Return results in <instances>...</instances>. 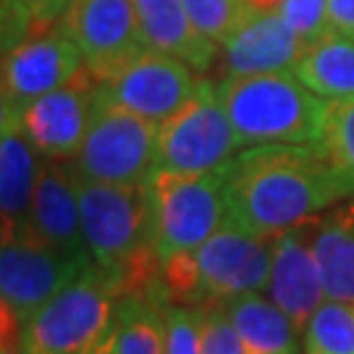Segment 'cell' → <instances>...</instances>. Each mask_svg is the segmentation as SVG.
I'll use <instances>...</instances> for the list:
<instances>
[{"label":"cell","mask_w":354,"mask_h":354,"mask_svg":"<svg viewBox=\"0 0 354 354\" xmlns=\"http://www.w3.org/2000/svg\"><path fill=\"white\" fill-rule=\"evenodd\" d=\"M115 289L97 266L87 268L21 328V342L32 354H95L111 333Z\"/></svg>","instance_id":"cell-5"},{"label":"cell","mask_w":354,"mask_h":354,"mask_svg":"<svg viewBox=\"0 0 354 354\" xmlns=\"http://www.w3.org/2000/svg\"><path fill=\"white\" fill-rule=\"evenodd\" d=\"M95 354H113V349H111V339H108V336H105V342L95 349Z\"/></svg>","instance_id":"cell-33"},{"label":"cell","mask_w":354,"mask_h":354,"mask_svg":"<svg viewBox=\"0 0 354 354\" xmlns=\"http://www.w3.org/2000/svg\"><path fill=\"white\" fill-rule=\"evenodd\" d=\"M145 184L160 260L200 250L228 221L223 165L207 174L152 171Z\"/></svg>","instance_id":"cell-4"},{"label":"cell","mask_w":354,"mask_h":354,"mask_svg":"<svg viewBox=\"0 0 354 354\" xmlns=\"http://www.w3.org/2000/svg\"><path fill=\"white\" fill-rule=\"evenodd\" d=\"M302 37L279 11H252L231 37L221 45L226 76H252L291 71L304 53Z\"/></svg>","instance_id":"cell-14"},{"label":"cell","mask_w":354,"mask_h":354,"mask_svg":"<svg viewBox=\"0 0 354 354\" xmlns=\"http://www.w3.org/2000/svg\"><path fill=\"white\" fill-rule=\"evenodd\" d=\"M158 124L105 100L97 108L82 147L71 158L76 176L105 184H145L155 171Z\"/></svg>","instance_id":"cell-6"},{"label":"cell","mask_w":354,"mask_h":354,"mask_svg":"<svg viewBox=\"0 0 354 354\" xmlns=\"http://www.w3.org/2000/svg\"><path fill=\"white\" fill-rule=\"evenodd\" d=\"M29 228L39 241L76 257H89L84 228H82V207L71 165L55 158L42 160L37 189L32 200Z\"/></svg>","instance_id":"cell-15"},{"label":"cell","mask_w":354,"mask_h":354,"mask_svg":"<svg viewBox=\"0 0 354 354\" xmlns=\"http://www.w3.org/2000/svg\"><path fill=\"white\" fill-rule=\"evenodd\" d=\"M61 26L97 82H108L150 50L131 0H71L61 16Z\"/></svg>","instance_id":"cell-10"},{"label":"cell","mask_w":354,"mask_h":354,"mask_svg":"<svg viewBox=\"0 0 354 354\" xmlns=\"http://www.w3.org/2000/svg\"><path fill=\"white\" fill-rule=\"evenodd\" d=\"M304 354H354V304L326 302L304 326Z\"/></svg>","instance_id":"cell-24"},{"label":"cell","mask_w":354,"mask_h":354,"mask_svg":"<svg viewBox=\"0 0 354 354\" xmlns=\"http://www.w3.org/2000/svg\"><path fill=\"white\" fill-rule=\"evenodd\" d=\"M197 84L200 79L189 64L165 53L145 50L108 82H100V92L105 100L160 127L192 100Z\"/></svg>","instance_id":"cell-12"},{"label":"cell","mask_w":354,"mask_h":354,"mask_svg":"<svg viewBox=\"0 0 354 354\" xmlns=\"http://www.w3.org/2000/svg\"><path fill=\"white\" fill-rule=\"evenodd\" d=\"M241 140L221 102L218 84L200 79L192 100L158 127L155 171L207 174L226 165Z\"/></svg>","instance_id":"cell-7"},{"label":"cell","mask_w":354,"mask_h":354,"mask_svg":"<svg viewBox=\"0 0 354 354\" xmlns=\"http://www.w3.org/2000/svg\"><path fill=\"white\" fill-rule=\"evenodd\" d=\"M252 11H279L281 0H247Z\"/></svg>","instance_id":"cell-32"},{"label":"cell","mask_w":354,"mask_h":354,"mask_svg":"<svg viewBox=\"0 0 354 354\" xmlns=\"http://www.w3.org/2000/svg\"><path fill=\"white\" fill-rule=\"evenodd\" d=\"M273 239L226 221L200 250L192 252L197 304L226 302L239 294L268 289Z\"/></svg>","instance_id":"cell-9"},{"label":"cell","mask_w":354,"mask_h":354,"mask_svg":"<svg viewBox=\"0 0 354 354\" xmlns=\"http://www.w3.org/2000/svg\"><path fill=\"white\" fill-rule=\"evenodd\" d=\"M320 150L342 187L344 200L354 197V100L330 102Z\"/></svg>","instance_id":"cell-23"},{"label":"cell","mask_w":354,"mask_h":354,"mask_svg":"<svg viewBox=\"0 0 354 354\" xmlns=\"http://www.w3.org/2000/svg\"><path fill=\"white\" fill-rule=\"evenodd\" d=\"M168 302L163 291H140L115 299L111 323L113 354H165Z\"/></svg>","instance_id":"cell-21"},{"label":"cell","mask_w":354,"mask_h":354,"mask_svg":"<svg viewBox=\"0 0 354 354\" xmlns=\"http://www.w3.org/2000/svg\"><path fill=\"white\" fill-rule=\"evenodd\" d=\"M299 226L315 254L326 299L354 304V197L330 205Z\"/></svg>","instance_id":"cell-17"},{"label":"cell","mask_w":354,"mask_h":354,"mask_svg":"<svg viewBox=\"0 0 354 354\" xmlns=\"http://www.w3.org/2000/svg\"><path fill=\"white\" fill-rule=\"evenodd\" d=\"M192 21L215 45H223L252 13L247 0H184Z\"/></svg>","instance_id":"cell-25"},{"label":"cell","mask_w":354,"mask_h":354,"mask_svg":"<svg viewBox=\"0 0 354 354\" xmlns=\"http://www.w3.org/2000/svg\"><path fill=\"white\" fill-rule=\"evenodd\" d=\"M165 354H203V313L200 307L168 304Z\"/></svg>","instance_id":"cell-26"},{"label":"cell","mask_w":354,"mask_h":354,"mask_svg":"<svg viewBox=\"0 0 354 354\" xmlns=\"http://www.w3.org/2000/svg\"><path fill=\"white\" fill-rule=\"evenodd\" d=\"M279 13L304 45H313L328 35V0H281Z\"/></svg>","instance_id":"cell-27"},{"label":"cell","mask_w":354,"mask_h":354,"mask_svg":"<svg viewBox=\"0 0 354 354\" xmlns=\"http://www.w3.org/2000/svg\"><path fill=\"white\" fill-rule=\"evenodd\" d=\"M294 76L328 102L354 100V42L328 32L307 45L291 66Z\"/></svg>","instance_id":"cell-22"},{"label":"cell","mask_w":354,"mask_h":354,"mask_svg":"<svg viewBox=\"0 0 354 354\" xmlns=\"http://www.w3.org/2000/svg\"><path fill=\"white\" fill-rule=\"evenodd\" d=\"M228 221L257 236H279L344 200L315 145H254L223 165Z\"/></svg>","instance_id":"cell-1"},{"label":"cell","mask_w":354,"mask_h":354,"mask_svg":"<svg viewBox=\"0 0 354 354\" xmlns=\"http://www.w3.org/2000/svg\"><path fill=\"white\" fill-rule=\"evenodd\" d=\"M203 354H247V346L231 326L221 304H203Z\"/></svg>","instance_id":"cell-28"},{"label":"cell","mask_w":354,"mask_h":354,"mask_svg":"<svg viewBox=\"0 0 354 354\" xmlns=\"http://www.w3.org/2000/svg\"><path fill=\"white\" fill-rule=\"evenodd\" d=\"M0 354H32V352L24 346L21 336H3V349H0Z\"/></svg>","instance_id":"cell-31"},{"label":"cell","mask_w":354,"mask_h":354,"mask_svg":"<svg viewBox=\"0 0 354 354\" xmlns=\"http://www.w3.org/2000/svg\"><path fill=\"white\" fill-rule=\"evenodd\" d=\"M218 95L241 145H315L320 147L330 102L317 97L294 71L223 76Z\"/></svg>","instance_id":"cell-2"},{"label":"cell","mask_w":354,"mask_h":354,"mask_svg":"<svg viewBox=\"0 0 354 354\" xmlns=\"http://www.w3.org/2000/svg\"><path fill=\"white\" fill-rule=\"evenodd\" d=\"M92 257H76L61 252L50 244L39 241L35 234H24L16 239H3L0 250V299L3 310H8L21 326L76 281Z\"/></svg>","instance_id":"cell-8"},{"label":"cell","mask_w":354,"mask_h":354,"mask_svg":"<svg viewBox=\"0 0 354 354\" xmlns=\"http://www.w3.org/2000/svg\"><path fill=\"white\" fill-rule=\"evenodd\" d=\"M142 37L150 50L174 55L194 71H207L218 61V45L192 21L184 0H131Z\"/></svg>","instance_id":"cell-19"},{"label":"cell","mask_w":354,"mask_h":354,"mask_svg":"<svg viewBox=\"0 0 354 354\" xmlns=\"http://www.w3.org/2000/svg\"><path fill=\"white\" fill-rule=\"evenodd\" d=\"M82 68V53L61 21L35 29L21 45L3 53V118L16 121L29 102L68 84Z\"/></svg>","instance_id":"cell-11"},{"label":"cell","mask_w":354,"mask_h":354,"mask_svg":"<svg viewBox=\"0 0 354 354\" xmlns=\"http://www.w3.org/2000/svg\"><path fill=\"white\" fill-rule=\"evenodd\" d=\"M16 3L32 13L37 26H48L53 21H61V16L66 13L71 0H16Z\"/></svg>","instance_id":"cell-30"},{"label":"cell","mask_w":354,"mask_h":354,"mask_svg":"<svg viewBox=\"0 0 354 354\" xmlns=\"http://www.w3.org/2000/svg\"><path fill=\"white\" fill-rule=\"evenodd\" d=\"M45 155L29 142L16 121L3 118L0 131V215L3 239L32 234L29 213Z\"/></svg>","instance_id":"cell-18"},{"label":"cell","mask_w":354,"mask_h":354,"mask_svg":"<svg viewBox=\"0 0 354 354\" xmlns=\"http://www.w3.org/2000/svg\"><path fill=\"white\" fill-rule=\"evenodd\" d=\"M97 97L100 82L87 68H82L68 84L29 102L16 124L45 158L66 160L74 158L87 137Z\"/></svg>","instance_id":"cell-13"},{"label":"cell","mask_w":354,"mask_h":354,"mask_svg":"<svg viewBox=\"0 0 354 354\" xmlns=\"http://www.w3.org/2000/svg\"><path fill=\"white\" fill-rule=\"evenodd\" d=\"M76 192L89 257L111 279L118 297L124 276L142 254L155 250L147 184H105L76 176Z\"/></svg>","instance_id":"cell-3"},{"label":"cell","mask_w":354,"mask_h":354,"mask_svg":"<svg viewBox=\"0 0 354 354\" xmlns=\"http://www.w3.org/2000/svg\"><path fill=\"white\" fill-rule=\"evenodd\" d=\"M268 297L302 330L326 299L315 254L304 239L302 226L289 228L273 239V266H270V281H268Z\"/></svg>","instance_id":"cell-16"},{"label":"cell","mask_w":354,"mask_h":354,"mask_svg":"<svg viewBox=\"0 0 354 354\" xmlns=\"http://www.w3.org/2000/svg\"><path fill=\"white\" fill-rule=\"evenodd\" d=\"M328 32L354 42V0H328Z\"/></svg>","instance_id":"cell-29"},{"label":"cell","mask_w":354,"mask_h":354,"mask_svg":"<svg viewBox=\"0 0 354 354\" xmlns=\"http://www.w3.org/2000/svg\"><path fill=\"white\" fill-rule=\"evenodd\" d=\"M215 304H221L231 326L236 328L247 354H294L297 326L270 297L250 291Z\"/></svg>","instance_id":"cell-20"}]
</instances>
